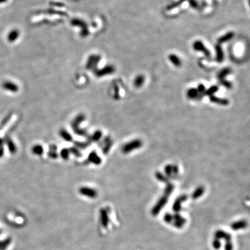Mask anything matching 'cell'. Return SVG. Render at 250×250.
<instances>
[{
    "label": "cell",
    "mask_w": 250,
    "mask_h": 250,
    "mask_svg": "<svg viewBox=\"0 0 250 250\" xmlns=\"http://www.w3.org/2000/svg\"><path fill=\"white\" fill-rule=\"evenodd\" d=\"M142 145H143L142 141L138 140V139H136V140H131L125 144L122 147V151L124 154H128L132 151L136 150V149L140 148Z\"/></svg>",
    "instance_id": "1"
},
{
    "label": "cell",
    "mask_w": 250,
    "mask_h": 250,
    "mask_svg": "<svg viewBox=\"0 0 250 250\" xmlns=\"http://www.w3.org/2000/svg\"><path fill=\"white\" fill-rule=\"evenodd\" d=\"M84 120H85V115L81 114L78 115L73 121V123L72 124V127H73L74 131L75 132L76 134H78V135L80 136L87 135V133H86V132L85 131L82 130V129H80L79 127V125Z\"/></svg>",
    "instance_id": "2"
},
{
    "label": "cell",
    "mask_w": 250,
    "mask_h": 250,
    "mask_svg": "<svg viewBox=\"0 0 250 250\" xmlns=\"http://www.w3.org/2000/svg\"><path fill=\"white\" fill-rule=\"evenodd\" d=\"M101 56L99 55H91L88 58L87 64H86V68L88 69H94L95 70V68L98 64V62L100 61Z\"/></svg>",
    "instance_id": "3"
},
{
    "label": "cell",
    "mask_w": 250,
    "mask_h": 250,
    "mask_svg": "<svg viewBox=\"0 0 250 250\" xmlns=\"http://www.w3.org/2000/svg\"><path fill=\"white\" fill-rule=\"evenodd\" d=\"M230 73H231V69L229 68H225V69H223L218 75V79H219V81H220V82L222 84H223L225 87H227L228 88H231V84L229 82H228L227 81L225 80V76H227V74H229Z\"/></svg>",
    "instance_id": "4"
},
{
    "label": "cell",
    "mask_w": 250,
    "mask_h": 250,
    "mask_svg": "<svg viewBox=\"0 0 250 250\" xmlns=\"http://www.w3.org/2000/svg\"><path fill=\"white\" fill-rule=\"evenodd\" d=\"M115 71V68L113 66H105L104 68L100 69H95V74L97 76H103L104 75H107V74H110L113 73Z\"/></svg>",
    "instance_id": "5"
},
{
    "label": "cell",
    "mask_w": 250,
    "mask_h": 250,
    "mask_svg": "<svg viewBox=\"0 0 250 250\" xmlns=\"http://www.w3.org/2000/svg\"><path fill=\"white\" fill-rule=\"evenodd\" d=\"M193 48L195 50H197V51H199V52H203L207 58H210V56H211L210 52H209L207 48L205 47V46H204L202 42L199 41V40H198V41H196V42H194L193 43Z\"/></svg>",
    "instance_id": "6"
},
{
    "label": "cell",
    "mask_w": 250,
    "mask_h": 250,
    "mask_svg": "<svg viewBox=\"0 0 250 250\" xmlns=\"http://www.w3.org/2000/svg\"><path fill=\"white\" fill-rule=\"evenodd\" d=\"M79 192L83 195L88 197V198H94L97 196V192H96L95 190H93L88 187H81L80 190H79Z\"/></svg>",
    "instance_id": "7"
},
{
    "label": "cell",
    "mask_w": 250,
    "mask_h": 250,
    "mask_svg": "<svg viewBox=\"0 0 250 250\" xmlns=\"http://www.w3.org/2000/svg\"><path fill=\"white\" fill-rule=\"evenodd\" d=\"M2 87H3L4 90H8V91H10V92H13V93L18 92L19 90V87L18 85H16L15 83L11 82V81H4L3 84H2Z\"/></svg>",
    "instance_id": "8"
},
{
    "label": "cell",
    "mask_w": 250,
    "mask_h": 250,
    "mask_svg": "<svg viewBox=\"0 0 250 250\" xmlns=\"http://www.w3.org/2000/svg\"><path fill=\"white\" fill-rule=\"evenodd\" d=\"M88 160H90V162L93 163L95 165H99L102 163V159H101L100 157H99V156L97 155V154L95 151H92L89 154Z\"/></svg>",
    "instance_id": "9"
},
{
    "label": "cell",
    "mask_w": 250,
    "mask_h": 250,
    "mask_svg": "<svg viewBox=\"0 0 250 250\" xmlns=\"http://www.w3.org/2000/svg\"><path fill=\"white\" fill-rule=\"evenodd\" d=\"M215 49H216V60L220 62H222L223 61V59H224V54H223L222 49V48H221L220 45H216Z\"/></svg>",
    "instance_id": "10"
},
{
    "label": "cell",
    "mask_w": 250,
    "mask_h": 250,
    "mask_svg": "<svg viewBox=\"0 0 250 250\" xmlns=\"http://www.w3.org/2000/svg\"><path fill=\"white\" fill-rule=\"evenodd\" d=\"M169 59L170 61H171V62H172L176 67H180L181 66V59H180L179 57H178L177 55L170 54L169 56Z\"/></svg>",
    "instance_id": "11"
},
{
    "label": "cell",
    "mask_w": 250,
    "mask_h": 250,
    "mask_svg": "<svg viewBox=\"0 0 250 250\" xmlns=\"http://www.w3.org/2000/svg\"><path fill=\"white\" fill-rule=\"evenodd\" d=\"M198 91L195 88H191L188 89L186 93L187 97L189 99H195L198 97Z\"/></svg>",
    "instance_id": "12"
},
{
    "label": "cell",
    "mask_w": 250,
    "mask_h": 250,
    "mask_svg": "<svg viewBox=\"0 0 250 250\" xmlns=\"http://www.w3.org/2000/svg\"><path fill=\"white\" fill-rule=\"evenodd\" d=\"M210 100L211 102H214V103H217V104H222V105H227L229 104V101L227 100H225V99H221V98H218V97H216L215 96H211L210 97Z\"/></svg>",
    "instance_id": "13"
},
{
    "label": "cell",
    "mask_w": 250,
    "mask_h": 250,
    "mask_svg": "<svg viewBox=\"0 0 250 250\" xmlns=\"http://www.w3.org/2000/svg\"><path fill=\"white\" fill-rule=\"evenodd\" d=\"M144 81H145V77L143 75H138L137 76L135 80H134V86L136 88H140L143 85Z\"/></svg>",
    "instance_id": "14"
},
{
    "label": "cell",
    "mask_w": 250,
    "mask_h": 250,
    "mask_svg": "<svg viewBox=\"0 0 250 250\" xmlns=\"http://www.w3.org/2000/svg\"><path fill=\"white\" fill-rule=\"evenodd\" d=\"M60 136H61L66 141L70 142L73 140V137L71 136L70 134H69L68 131L65 130V129H61V130L60 131Z\"/></svg>",
    "instance_id": "15"
},
{
    "label": "cell",
    "mask_w": 250,
    "mask_h": 250,
    "mask_svg": "<svg viewBox=\"0 0 250 250\" xmlns=\"http://www.w3.org/2000/svg\"><path fill=\"white\" fill-rule=\"evenodd\" d=\"M234 33H231V32L228 33H227V34H226V35H223L222 37H221V38H220V39L218 40V45L221 44V43L225 42L228 41V40H231L233 37H234Z\"/></svg>",
    "instance_id": "16"
},
{
    "label": "cell",
    "mask_w": 250,
    "mask_h": 250,
    "mask_svg": "<svg viewBox=\"0 0 250 250\" xmlns=\"http://www.w3.org/2000/svg\"><path fill=\"white\" fill-rule=\"evenodd\" d=\"M105 143L106 144L105 147L103 149V152H104V154H107L112 146V141L110 140V139L109 137H107L106 138H105Z\"/></svg>",
    "instance_id": "17"
},
{
    "label": "cell",
    "mask_w": 250,
    "mask_h": 250,
    "mask_svg": "<svg viewBox=\"0 0 250 250\" xmlns=\"http://www.w3.org/2000/svg\"><path fill=\"white\" fill-rule=\"evenodd\" d=\"M11 241L12 240L10 238H6L4 241H0V250H6L7 247L9 246V245L11 244Z\"/></svg>",
    "instance_id": "18"
},
{
    "label": "cell",
    "mask_w": 250,
    "mask_h": 250,
    "mask_svg": "<svg viewBox=\"0 0 250 250\" xmlns=\"http://www.w3.org/2000/svg\"><path fill=\"white\" fill-rule=\"evenodd\" d=\"M32 152L34 154L39 156L41 155L43 153V147L40 145H36L33 146L32 147Z\"/></svg>",
    "instance_id": "19"
},
{
    "label": "cell",
    "mask_w": 250,
    "mask_h": 250,
    "mask_svg": "<svg viewBox=\"0 0 250 250\" xmlns=\"http://www.w3.org/2000/svg\"><path fill=\"white\" fill-rule=\"evenodd\" d=\"M7 146H8L9 151H10L11 154L15 153L16 147H15V144H14L13 142L11 140H10V139H8V140H7Z\"/></svg>",
    "instance_id": "20"
},
{
    "label": "cell",
    "mask_w": 250,
    "mask_h": 250,
    "mask_svg": "<svg viewBox=\"0 0 250 250\" xmlns=\"http://www.w3.org/2000/svg\"><path fill=\"white\" fill-rule=\"evenodd\" d=\"M218 90V86H212V87H211L209 89H208L205 92V95H209V96H212L214 93L217 92Z\"/></svg>",
    "instance_id": "21"
},
{
    "label": "cell",
    "mask_w": 250,
    "mask_h": 250,
    "mask_svg": "<svg viewBox=\"0 0 250 250\" xmlns=\"http://www.w3.org/2000/svg\"><path fill=\"white\" fill-rule=\"evenodd\" d=\"M69 155V150L68 149H62L61 151V156L64 160L68 159Z\"/></svg>",
    "instance_id": "22"
},
{
    "label": "cell",
    "mask_w": 250,
    "mask_h": 250,
    "mask_svg": "<svg viewBox=\"0 0 250 250\" xmlns=\"http://www.w3.org/2000/svg\"><path fill=\"white\" fill-rule=\"evenodd\" d=\"M102 131H95L92 136V140L94 141H98L101 138H102Z\"/></svg>",
    "instance_id": "23"
},
{
    "label": "cell",
    "mask_w": 250,
    "mask_h": 250,
    "mask_svg": "<svg viewBox=\"0 0 250 250\" xmlns=\"http://www.w3.org/2000/svg\"><path fill=\"white\" fill-rule=\"evenodd\" d=\"M18 31H13V32H11L8 35V40L10 42H13L15 40H16V38H18Z\"/></svg>",
    "instance_id": "24"
},
{
    "label": "cell",
    "mask_w": 250,
    "mask_h": 250,
    "mask_svg": "<svg viewBox=\"0 0 250 250\" xmlns=\"http://www.w3.org/2000/svg\"><path fill=\"white\" fill-rule=\"evenodd\" d=\"M71 151L72 153L74 154L76 156H77V157H80V156H81V154L80 151L76 150V148H74V147L73 148H70V151Z\"/></svg>",
    "instance_id": "25"
},
{
    "label": "cell",
    "mask_w": 250,
    "mask_h": 250,
    "mask_svg": "<svg viewBox=\"0 0 250 250\" xmlns=\"http://www.w3.org/2000/svg\"><path fill=\"white\" fill-rule=\"evenodd\" d=\"M165 172H166V174L167 175H170V174H171V172H172V165H167V166L165 167Z\"/></svg>",
    "instance_id": "26"
},
{
    "label": "cell",
    "mask_w": 250,
    "mask_h": 250,
    "mask_svg": "<svg viewBox=\"0 0 250 250\" xmlns=\"http://www.w3.org/2000/svg\"><path fill=\"white\" fill-rule=\"evenodd\" d=\"M197 90H198V93H204V91H205V87H204V86L203 84H200V85L198 86V88H197Z\"/></svg>",
    "instance_id": "27"
},
{
    "label": "cell",
    "mask_w": 250,
    "mask_h": 250,
    "mask_svg": "<svg viewBox=\"0 0 250 250\" xmlns=\"http://www.w3.org/2000/svg\"><path fill=\"white\" fill-rule=\"evenodd\" d=\"M76 145H77L78 147H81V148H85V147H87V146L89 145V143H76Z\"/></svg>",
    "instance_id": "28"
},
{
    "label": "cell",
    "mask_w": 250,
    "mask_h": 250,
    "mask_svg": "<svg viewBox=\"0 0 250 250\" xmlns=\"http://www.w3.org/2000/svg\"><path fill=\"white\" fill-rule=\"evenodd\" d=\"M115 99H118L119 98V89L117 86H115Z\"/></svg>",
    "instance_id": "29"
},
{
    "label": "cell",
    "mask_w": 250,
    "mask_h": 250,
    "mask_svg": "<svg viewBox=\"0 0 250 250\" xmlns=\"http://www.w3.org/2000/svg\"><path fill=\"white\" fill-rule=\"evenodd\" d=\"M9 118H10V117H9V116H7V117H6V119L5 118V119H4V120H3V121H2V124H1V127H3V126H4V124H5V123H6V122H7V121H8V120H9Z\"/></svg>",
    "instance_id": "30"
},
{
    "label": "cell",
    "mask_w": 250,
    "mask_h": 250,
    "mask_svg": "<svg viewBox=\"0 0 250 250\" xmlns=\"http://www.w3.org/2000/svg\"><path fill=\"white\" fill-rule=\"evenodd\" d=\"M4 153V148L2 147H0V158H2V156H3Z\"/></svg>",
    "instance_id": "31"
},
{
    "label": "cell",
    "mask_w": 250,
    "mask_h": 250,
    "mask_svg": "<svg viewBox=\"0 0 250 250\" xmlns=\"http://www.w3.org/2000/svg\"><path fill=\"white\" fill-rule=\"evenodd\" d=\"M249 5H250V0H249Z\"/></svg>",
    "instance_id": "32"
},
{
    "label": "cell",
    "mask_w": 250,
    "mask_h": 250,
    "mask_svg": "<svg viewBox=\"0 0 250 250\" xmlns=\"http://www.w3.org/2000/svg\"><path fill=\"white\" fill-rule=\"evenodd\" d=\"M0 233H1V231H0Z\"/></svg>",
    "instance_id": "33"
}]
</instances>
